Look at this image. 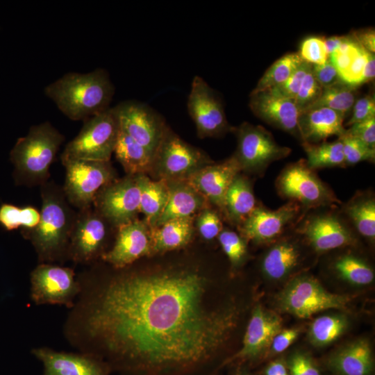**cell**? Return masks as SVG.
<instances>
[{
  "label": "cell",
  "instance_id": "6da1fadb",
  "mask_svg": "<svg viewBox=\"0 0 375 375\" xmlns=\"http://www.w3.org/2000/svg\"><path fill=\"white\" fill-rule=\"evenodd\" d=\"M65 334L80 352L122 375H197L235 329L240 309L214 305L211 281L193 268L78 279Z\"/></svg>",
  "mask_w": 375,
  "mask_h": 375
},
{
  "label": "cell",
  "instance_id": "7a4b0ae2",
  "mask_svg": "<svg viewBox=\"0 0 375 375\" xmlns=\"http://www.w3.org/2000/svg\"><path fill=\"white\" fill-rule=\"evenodd\" d=\"M44 93L69 119L85 121L110 108L115 87L106 70L96 69L67 73L48 85Z\"/></svg>",
  "mask_w": 375,
  "mask_h": 375
},
{
  "label": "cell",
  "instance_id": "3957f363",
  "mask_svg": "<svg viewBox=\"0 0 375 375\" xmlns=\"http://www.w3.org/2000/svg\"><path fill=\"white\" fill-rule=\"evenodd\" d=\"M38 224L26 232L42 263L67 257L69 238L76 219L66 201L64 192L52 185L44 184Z\"/></svg>",
  "mask_w": 375,
  "mask_h": 375
},
{
  "label": "cell",
  "instance_id": "277c9868",
  "mask_svg": "<svg viewBox=\"0 0 375 375\" xmlns=\"http://www.w3.org/2000/svg\"><path fill=\"white\" fill-rule=\"evenodd\" d=\"M65 137L49 122L31 127L28 134L18 138L10 153L18 183H42Z\"/></svg>",
  "mask_w": 375,
  "mask_h": 375
},
{
  "label": "cell",
  "instance_id": "5b68a950",
  "mask_svg": "<svg viewBox=\"0 0 375 375\" xmlns=\"http://www.w3.org/2000/svg\"><path fill=\"white\" fill-rule=\"evenodd\" d=\"M294 231L318 254L356 246L360 239L342 214L340 205L307 211Z\"/></svg>",
  "mask_w": 375,
  "mask_h": 375
},
{
  "label": "cell",
  "instance_id": "8992f818",
  "mask_svg": "<svg viewBox=\"0 0 375 375\" xmlns=\"http://www.w3.org/2000/svg\"><path fill=\"white\" fill-rule=\"evenodd\" d=\"M351 300L350 296L326 290L313 276L301 274L278 293L275 303L281 312L306 319L323 310L345 309Z\"/></svg>",
  "mask_w": 375,
  "mask_h": 375
},
{
  "label": "cell",
  "instance_id": "52a82bcc",
  "mask_svg": "<svg viewBox=\"0 0 375 375\" xmlns=\"http://www.w3.org/2000/svg\"><path fill=\"white\" fill-rule=\"evenodd\" d=\"M275 186L281 199L297 203L306 212L342 203L331 188L303 158L288 164L277 176Z\"/></svg>",
  "mask_w": 375,
  "mask_h": 375
},
{
  "label": "cell",
  "instance_id": "ba28073f",
  "mask_svg": "<svg viewBox=\"0 0 375 375\" xmlns=\"http://www.w3.org/2000/svg\"><path fill=\"white\" fill-rule=\"evenodd\" d=\"M119 125L114 108L84 121L78 134L65 148L62 160L110 161Z\"/></svg>",
  "mask_w": 375,
  "mask_h": 375
},
{
  "label": "cell",
  "instance_id": "9c48e42d",
  "mask_svg": "<svg viewBox=\"0 0 375 375\" xmlns=\"http://www.w3.org/2000/svg\"><path fill=\"white\" fill-rule=\"evenodd\" d=\"M232 131L238 142L233 156L243 172L262 176L272 162L291 153L290 148L278 144L272 134L261 126L243 122Z\"/></svg>",
  "mask_w": 375,
  "mask_h": 375
},
{
  "label": "cell",
  "instance_id": "30bf717a",
  "mask_svg": "<svg viewBox=\"0 0 375 375\" xmlns=\"http://www.w3.org/2000/svg\"><path fill=\"white\" fill-rule=\"evenodd\" d=\"M306 212L297 203L287 201L276 210L259 203L238 228L247 242L269 246L294 230Z\"/></svg>",
  "mask_w": 375,
  "mask_h": 375
},
{
  "label": "cell",
  "instance_id": "8fae6325",
  "mask_svg": "<svg viewBox=\"0 0 375 375\" xmlns=\"http://www.w3.org/2000/svg\"><path fill=\"white\" fill-rule=\"evenodd\" d=\"M66 176L63 192L67 201L81 210L90 208L99 194L113 181L110 161L62 160Z\"/></svg>",
  "mask_w": 375,
  "mask_h": 375
},
{
  "label": "cell",
  "instance_id": "7c38bea8",
  "mask_svg": "<svg viewBox=\"0 0 375 375\" xmlns=\"http://www.w3.org/2000/svg\"><path fill=\"white\" fill-rule=\"evenodd\" d=\"M211 163L204 152L188 144L167 127L155 154L152 169H156L160 179L180 181Z\"/></svg>",
  "mask_w": 375,
  "mask_h": 375
},
{
  "label": "cell",
  "instance_id": "4fadbf2b",
  "mask_svg": "<svg viewBox=\"0 0 375 375\" xmlns=\"http://www.w3.org/2000/svg\"><path fill=\"white\" fill-rule=\"evenodd\" d=\"M31 298L36 305H61L72 308L81 284L69 267L41 263L31 273Z\"/></svg>",
  "mask_w": 375,
  "mask_h": 375
},
{
  "label": "cell",
  "instance_id": "5bb4252c",
  "mask_svg": "<svg viewBox=\"0 0 375 375\" xmlns=\"http://www.w3.org/2000/svg\"><path fill=\"white\" fill-rule=\"evenodd\" d=\"M114 108L120 130L155 156L167 128L161 116L148 105L132 100Z\"/></svg>",
  "mask_w": 375,
  "mask_h": 375
},
{
  "label": "cell",
  "instance_id": "9a60e30c",
  "mask_svg": "<svg viewBox=\"0 0 375 375\" xmlns=\"http://www.w3.org/2000/svg\"><path fill=\"white\" fill-rule=\"evenodd\" d=\"M187 108L201 138L220 136L233 129L227 122L220 98L199 76L192 81Z\"/></svg>",
  "mask_w": 375,
  "mask_h": 375
},
{
  "label": "cell",
  "instance_id": "2e32d148",
  "mask_svg": "<svg viewBox=\"0 0 375 375\" xmlns=\"http://www.w3.org/2000/svg\"><path fill=\"white\" fill-rule=\"evenodd\" d=\"M139 174L127 175L112 181L97 194L94 203L97 212L117 227L136 219L140 212Z\"/></svg>",
  "mask_w": 375,
  "mask_h": 375
},
{
  "label": "cell",
  "instance_id": "e0dca14e",
  "mask_svg": "<svg viewBox=\"0 0 375 375\" xmlns=\"http://www.w3.org/2000/svg\"><path fill=\"white\" fill-rule=\"evenodd\" d=\"M104 219L98 213L81 210L76 216L69 238L67 258L76 263L88 264L102 256L106 238Z\"/></svg>",
  "mask_w": 375,
  "mask_h": 375
},
{
  "label": "cell",
  "instance_id": "ac0fdd59",
  "mask_svg": "<svg viewBox=\"0 0 375 375\" xmlns=\"http://www.w3.org/2000/svg\"><path fill=\"white\" fill-rule=\"evenodd\" d=\"M282 318L261 305L253 308L243 338L242 346L224 364L235 360H251L269 350L274 336L282 330Z\"/></svg>",
  "mask_w": 375,
  "mask_h": 375
},
{
  "label": "cell",
  "instance_id": "d6986e66",
  "mask_svg": "<svg viewBox=\"0 0 375 375\" xmlns=\"http://www.w3.org/2000/svg\"><path fill=\"white\" fill-rule=\"evenodd\" d=\"M31 353L43 365L42 375H110L111 369L101 358L83 352L58 351L37 347Z\"/></svg>",
  "mask_w": 375,
  "mask_h": 375
},
{
  "label": "cell",
  "instance_id": "ffe728a7",
  "mask_svg": "<svg viewBox=\"0 0 375 375\" xmlns=\"http://www.w3.org/2000/svg\"><path fill=\"white\" fill-rule=\"evenodd\" d=\"M249 108L262 121L285 131L300 141L298 120L300 111L294 101L271 89L251 92Z\"/></svg>",
  "mask_w": 375,
  "mask_h": 375
},
{
  "label": "cell",
  "instance_id": "44dd1931",
  "mask_svg": "<svg viewBox=\"0 0 375 375\" xmlns=\"http://www.w3.org/2000/svg\"><path fill=\"white\" fill-rule=\"evenodd\" d=\"M305 242L294 230L269 245L260 260L263 276L267 279L277 281L297 272L304 262Z\"/></svg>",
  "mask_w": 375,
  "mask_h": 375
},
{
  "label": "cell",
  "instance_id": "7402d4cb",
  "mask_svg": "<svg viewBox=\"0 0 375 375\" xmlns=\"http://www.w3.org/2000/svg\"><path fill=\"white\" fill-rule=\"evenodd\" d=\"M151 254V228L137 219L118 227L112 248L101 258L116 269H122L138 259Z\"/></svg>",
  "mask_w": 375,
  "mask_h": 375
},
{
  "label": "cell",
  "instance_id": "603a6c76",
  "mask_svg": "<svg viewBox=\"0 0 375 375\" xmlns=\"http://www.w3.org/2000/svg\"><path fill=\"white\" fill-rule=\"evenodd\" d=\"M240 172L241 167L233 154L222 162L199 169L185 181L223 213L226 193Z\"/></svg>",
  "mask_w": 375,
  "mask_h": 375
},
{
  "label": "cell",
  "instance_id": "cb8c5ba5",
  "mask_svg": "<svg viewBox=\"0 0 375 375\" xmlns=\"http://www.w3.org/2000/svg\"><path fill=\"white\" fill-rule=\"evenodd\" d=\"M344 119L341 114L324 107L301 112L298 120L300 142L317 144L333 135L342 136L346 131Z\"/></svg>",
  "mask_w": 375,
  "mask_h": 375
},
{
  "label": "cell",
  "instance_id": "d4e9b609",
  "mask_svg": "<svg viewBox=\"0 0 375 375\" xmlns=\"http://www.w3.org/2000/svg\"><path fill=\"white\" fill-rule=\"evenodd\" d=\"M335 375H372L374 361L369 342L358 339L335 351L327 360Z\"/></svg>",
  "mask_w": 375,
  "mask_h": 375
},
{
  "label": "cell",
  "instance_id": "484cf974",
  "mask_svg": "<svg viewBox=\"0 0 375 375\" xmlns=\"http://www.w3.org/2000/svg\"><path fill=\"white\" fill-rule=\"evenodd\" d=\"M166 181L169 189L168 200L154 227L171 219L193 217L194 215L206 208L208 201L185 180Z\"/></svg>",
  "mask_w": 375,
  "mask_h": 375
},
{
  "label": "cell",
  "instance_id": "4316f807",
  "mask_svg": "<svg viewBox=\"0 0 375 375\" xmlns=\"http://www.w3.org/2000/svg\"><path fill=\"white\" fill-rule=\"evenodd\" d=\"M342 214L359 238L371 244L375 242V196L371 190L357 191L340 205Z\"/></svg>",
  "mask_w": 375,
  "mask_h": 375
},
{
  "label": "cell",
  "instance_id": "83f0119b",
  "mask_svg": "<svg viewBox=\"0 0 375 375\" xmlns=\"http://www.w3.org/2000/svg\"><path fill=\"white\" fill-rule=\"evenodd\" d=\"M258 204L251 180L240 172L235 177L226 193L222 214L238 228Z\"/></svg>",
  "mask_w": 375,
  "mask_h": 375
},
{
  "label": "cell",
  "instance_id": "f1b7e54d",
  "mask_svg": "<svg viewBox=\"0 0 375 375\" xmlns=\"http://www.w3.org/2000/svg\"><path fill=\"white\" fill-rule=\"evenodd\" d=\"M193 232V217L174 219L151 228V253L183 247L190 242Z\"/></svg>",
  "mask_w": 375,
  "mask_h": 375
},
{
  "label": "cell",
  "instance_id": "f546056e",
  "mask_svg": "<svg viewBox=\"0 0 375 375\" xmlns=\"http://www.w3.org/2000/svg\"><path fill=\"white\" fill-rule=\"evenodd\" d=\"M128 175L152 169L154 156L119 128L113 152Z\"/></svg>",
  "mask_w": 375,
  "mask_h": 375
},
{
  "label": "cell",
  "instance_id": "4dcf8cb0",
  "mask_svg": "<svg viewBox=\"0 0 375 375\" xmlns=\"http://www.w3.org/2000/svg\"><path fill=\"white\" fill-rule=\"evenodd\" d=\"M140 186V212L150 228L155 226L162 213L169 197V189L166 181H152L145 174H139Z\"/></svg>",
  "mask_w": 375,
  "mask_h": 375
},
{
  "label": "cell",
  "instance_id": "1f68e13d",
  "mask_svg": "<svg viewBox=\"0 0 375 375\" xmlns=\"http://www.w3.org/2000/svg\"><path fill=\"white\" fill-rule=\"evenodd\" d=\"M330 269L340 279L354 285H367L374 281V269L363 257L351 251L342 253L334 258Z\"/></svg>",
  "mask_w": 375,
  "mask_h": 375
},
{
  "label": "cell",
  "instance_id": "d6a6232c",
  "mask_svg": "<svg viewBox=\"0 0 375 375\" xmlns=\"http://www.w3.org/2000/svg\"><path fill=\"white\" fill-rule=\"evenodd\" d=\"M301 144L306 154V164L312 169L346 167L342 143L339 138L333 142Z\"/></svg>",
  "mask_w": 375,
  "mask_h": 375
},
{
  "label": "cell",
  "instance_id": "836d02e7",
  "mask_svg": "<svg viewBox=\"0 0 375 375\" xmlns=\"http://www.w3.org/2000/svg\"><path fill=\"white\" fill-rule=\"evenodd\" d=\"M348 320L343 315H326L314 319L308 329V339L315 347H325L338 339L347 330Z\"/></svg>",
  "mask_w": 375,
  "mask_h": 375
},
{
  "label": "cell",
  "instance_id": "e575fe53",
  "mask_svg": "<svg viewBox=\"0 0 375 375\" xmlns=\"http://www.w3.org/2000/svg\"><path fill=\"white\" fill-rule=\"evenodd\" d=\"M356 88L340 82L323 88L319 97L307 109L317 107L328 108L345 117L351 110L356 100Z\"/></svg>",
  "mask_w": 375,
  "mask_h": 375
},
{
  "label": "cell",
  "instance_id": "d590c367",
  "mask_svg": "<svg viewBox=\"0 0 375 375\" xmlns=\"http://www.w3.org/2000/svg\"><path fill=\"white\" fill-rule=\"evenodd\" d=\"M303 61L298 53L283 56L265 71L252 91L267 90L283 83Z\"/></svg>",
  "mask_w": 375,
  "mask_h": 375
},
{
  "label": "cell",
  "instance_id": "8d00e7d4",
  "mask_svg": "<svg viewBox=\"0 0 375 375\" xmlns=\"http://www.w3.org/2000/svg\"><path fill=\"white\" fill-rule=\"evenodd\" d=\"M40 212L33 206L17 207L3 203L0 206V225L8 231L22 228L26 232L33 230L40 222Z\"/></svg>",
  "mask_w": 375,
  "mask_h": 375
},
{
  "label": "cell",
  "instance_id": "74e56055",
  "mask_svg": "<svg viewBox=\"0 0 375 375\" xmlns=\"http://www.w3.org/2000/svg\"><path fill=\"white\" fill-rule=\"evenodd\" d=\"M217 238L231 267L238 269L241 267L249 256L248 242L245 239L240 233L228 228H223Z\"/></svg>",
  "mask_w": 375,
  "mask_h": 375
},
{
  "label": "cell",
  "instance_id": "f35d334b",
  "mask_svg": "<svg viewBox=\"0 0 375 375\" xmlns=\"http://www.w3.org/2000/svg\"><path fill=\"white\" fill-rule=\"evenodd\" d=\"M338 138L342 143L346 167L363 161L374 162L375 149L369 147L359 140L345 133Z\"/></svg>",
  "mask_w": 375,
  "mask_h": 375
},
{
  "label": "cell",
  "instance_id": "ab89813d",
  "mask_svg": "<svg viewBox=\"0 0 375 375\" xmlns=\"http://www.w3.org/2000/svg\"><path fill=\"white\" fill-rule=\"evenodd\" d=\"M301 59L311 65H322L329 58L324 42V37L309 36L300 45L298 53Z\"/></svg>",
  "mask_w": 375,
  "mask_h": 375
},
{
  "label": "cell",
  "instance_id": "60d3db41",
  "mask_svg": "<svg viewBox=\"0 0 375 375\" xmlns=\"http://www.w3.org/2000/svg\"><path fill=\"white\" fill-rule=\"evenodd\" d=\"M311 68L306 74L294 99L300 112L306 110L315 103L322 92L323 88L315 78Z\"/></svg>",
  "mask_w": 375,
  "mask_h": 375
},
{
  "label": "cell",
  "instance_id": "b9f144b4",
  "mask_svg": "<svg viewBox=\"0 0 375 375\" xmlns=\"http://www.w3.org/2000/svg\"><path fill=\"white\" fill-rule=\"evenodd\" d=\"M285 363L290 375H322L312 358L302 351L291 353Z\"/></svg>",
  "mask_w": 375,
  "mask_h": 375
},
{
  "label": "cell",
  "instance_id": "7bdbcfd3",
  "mask_svg": "<svg viewBox=\"0 0 375 375\" xmlns=\"http://www.w3.org/2000/svg\"><path fill=\"white\" fill-rule=\"evenodd\" d=\"M196 226L202 238L208 241L217 238L223 229V224L218 213L207 208L200 211Z\"/></svg>",
  "mask_w": 375,
  "mask_h": 375
},
{
  "label": "cell",
  "instance_id": "ee69618b",
  "mask_svg": "<svg viewBox=\"0 0 375 375\" xmlns=\"http://www.w3.org/2000/svg\"><path fill=\"white\" fill-rule=\"evenodd\" d=\"M311 66V64L303 61L283 83L270 89L284 97L294 100Z\"/></svg>",
  "mask_w": 375,
  "mask_h": 375
},
{
  "label": "cell",
  "instance_id": "f6af8a7d",
  "mask_svg": "<svg viewBox=\"0 0 375 375\" xmlns=\"http://www.w3.org/2000/svg\"><path fill=\"white\" fill-rule=\"evenodd\" d=\"M351 110V116L344 126H350L353 124L375 117V97L374 94H369L356 99Z\"/></svg>",
  "mask_w": 375,
  "mask_h": 375
},
{
  "label": "cell",
  "instance_id": "bcb514c9",
  "mask_svg": "<svg viewBox=\"0 0 375 375\" xmlns=\"http://www.w3.org/2000/svg\"><path fill=\"white\" fill-rule=\"evenodd\" d=\"M367 53V51L362 47L347 71L340 76L344 83L356 88L362 85Z\"/></svg>",
  "mask_w": 375,
  "mask_h": 375
},
{
  "label": "cell",
  "instance_id": "7dc6e473",
  "mask_svg": "<svg viewBox=\"0 0 375 375\" xmlns=\"http://www.w3.org/2000/svg\"><path fill=\"white\" fill-rule=\"evenodd\" d=\"M345 133L375 149V117L352 124Z\"/></svg>",
  "mask_w": 375,
  "mask_h": 375
},
{
  "label": "cell",
  "instance_id": "c3c4849f",
  "mask_svg": "<svg viewBox=\"0 0 375 375\" xmlns=\"http://www.w3.org/2000/svg\"><path fill=\"white\" fill-rule=\"evenodd\" d=\"M312 73L322 88L342 82L329 58L322 65H312Z\"/></svg>",
  "mask_w": 375,
  "mask_h": 375
},
{
  "label": "cell",
  "instance_id": "681fc988",
  "mask_svg": "<svg viewBox=\"0 0 375 375\" xmlns=\"http://www.w3.org/2000/svg\"><path fill=\"white\" fill-rule=\"evenodd\" d=\"M298 328L281 330L273 338L269 349L270 354H278L285 351L298 338Z\"/></svg>",
  "mask_w": 375,
  "mask_h": 375
},
{
  "label": "cell",
  "instance_id": "f907efd6",
  "mask_svg": "<svg viewBox=\"0 0 375 375\" xmlns=\"http://www.w3.org/2000/svg\"><path fill=\"white\" fill-rule=\"evenodd\" d=\"M350 35L365 50L374 53L375 31L374 28L353 31Z\"/></svg>",
  "mask_w": 375,
  "mask_h": 375
},
{
  "label": "cell",
  "instance_id": "816d5d0a",
  "mask_svg": "<svg viewBox=\"0 0 375 375\" xmlns=\"http://www.w3.org/2000/svg\"><path fill=\"white\" fill-rule=\"evenodd\" d=\"M264 375H290L285 360L276 359L270 362L265 369Z\"/></svg>",
  "mask_w": 375,
  "mask_h": 375
},
{
  "label": "cell",
  "instance_id": "f5cc1de1",
  "mask_svg": "<svg viewBox=\"0 0 375 375\" xmlns=\"http://www.w3.org/2000/svg\"><path fill=\"white\" fill-rule=\"evenodd\" d=\"M375 77V56L374 53L367 51V58L363 72L362 84L374 81Z\"/></svg>",
  "mask_w": 375,
  "mask_h": 375
},
{
  "label": "cell",
  "instance_id": "db71d44e",
  "mask_svg": "<svg viewBox=\"0 0 375 375\" xmlns=\"http://www.w3.org/2000/svg\"><path fill=\"white\" fill-rule=\"evenodd\" d=\"M347 39V35L324 37V42L328 55L330 56L336 51Z\"/></svg>",
  "mask_w": 375,
  "mask_h": 375
},
{
  "label": "cell",
  "instance_id": "11a10c76",
  "mask_svg": "<svg viewBox=\"0 0 375 375\" xmlns=\"http://www.w3.org/2000/svg\"><path fill=\"white\" fill-rule=\"evenodd\" d=\"M235 375H253V374L249 373L248 371L244 369H240L237 370Z\"/></svg>",
  "mask_w": 375,
  "mask_h": 375
}]
</instances>
